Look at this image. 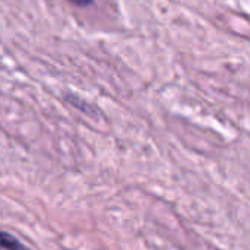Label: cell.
I'll use <instances>...</instances> for the list:
<instances>
[{
  "mask_svg": "<svg viewBox=\"0 0 250 250\" xmlns=\"http://www.w3.org/2000/svg\"><path fill=\"white\" fill-rule=\"evenodd\" d=\"M0 248L6 250H28L16 237L6 231H0Z\"/></svg>",
  "mask_w": 250,
  "mask_h": 250,
  "instance_id": "cell-1",
  "label": "cell"
},
{
  "mask_svg": "<svg viewBox=\"0 0 250 250\" xmlns=\"http://www.w3.org/2000/svg\"><path fill=\"white\" fill-rule=\"evenodd\" d=\"M66 101H67V103H70L75 108L81 110L82 113H86V114H89V116H97V114H98V113H97V110L94 108V105L88 104L86 101L81 100L79 97H76V95H73V94L66 95Z\"/></svg>",
  "mask_w": 250,
  "mask_h": 250,
  "instance_id": "cell-2",
  "label": "cell"
},
{
  "mask_svg": "<svg viewBox=\"0 0 250 250\" xmlns=\"http://www.w3.org/2000/svg\"><path fill=\"white\" fill-rule=\"evenodd\" d=\"M70 3H73L75 6H79V7H85V6H89L94 0H69Z\"/></svg>",
  "mask_w": 250,
  "mask_h": 250,
  "instance_id": "cell-3",
  "label": "cell"
}]
</instances>
